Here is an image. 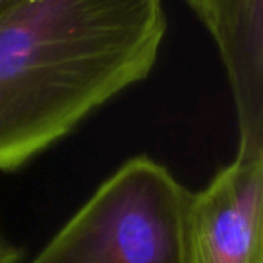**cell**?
<instances>
[{"instance_id":"6da1fadb","label":"cell","mask_w":263,"mask_h":263,"mask_svg":"<svg viewBox=\"0 0 263 263\" xmlns=\"http://www.w3.org/2000/svg\"><path fill=\"white\" fill-rule=\"evenodd\" d=\"M162 0H20L0 15V172H15L144 80Z\"/></svg>"},{"instance_id":"7a4b0ae2","label":"cell","mask_w":263,"mask_h":263,"mask_svg":"<svg viewBox=\"0 0 263 263\" xmlns=\"http://www.w3.org/2000/svg\"><path fill=\"white\" fill-rule=\"evenodd\" d=\"M190 198L161 162L130 159L29 263H191Z\"/></svg>"},{"instance_id":"3957f363","label":"cell","mask_w":263,"mask_h":263,"mask_svg":"<svg viewBox=\"0 0 263 263\" xmlns=\"http://www.w3.org/2000/svg\"><path fill=\"white\" fill-rule=\"evenodd\" d=\"M191 263H263V146L238 144L236 157L187 208Z\"/></svg>"},{"instance_id":"277c9868","label":"cell","mask_w":263,"mask_h":263,"mask_svg":"<svg viewBox=\"0 0 263 263\" xmlns=\"http://www.w3.org/2000/svg\"><path fill=\"white\" fill-rule=\"evenodd\" d=\"M184 2L205 26L218 47V52L222 54L231 36L238 0H184Z\"/></svg>"},{"instance_id":"5b68a950","label":"cell","mask_w":263,"mask_h":263,"mask_svg":"<svg viewBox=\"0 0 263 263\" xmlns=\"http://www.w3.org/2000/svg\"><path fill=\"white\" fill-rule=\"evenodd\" d=\"M20 256L18 249L0 234V263H18Z\"/></svg>"},{"instance_id":"8992f818","label":"cell","mask_w":263,"mask_h":263,"mask_svg":"<svg viewBox=\"0 0 263 263\" xmlns=\"http://www.w3.org/2000/svg\"><path fill=\"white\" fill-rule=\"evenodd\" d=\"M16 2H20V0H0V15L4 11H8L9 8H13Z\"/></svg>"}]
</instances>
